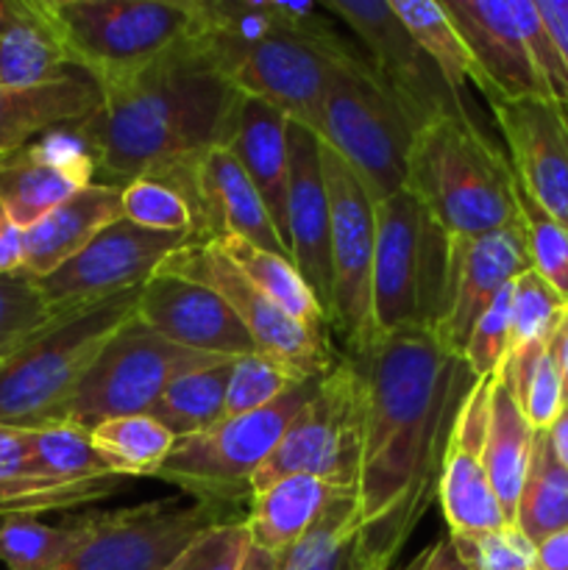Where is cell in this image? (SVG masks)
<instances>
[{
	"label": "cell",
	"instance_id": "obj_47",
	"mask_svg": "<svg viewBox=\"0 0 568 570\" xmlns=\"http://www.w3.org/2000/svg\"><path fill=\"white\" fill-rule=\"evenodd\" d=\"M510 304H512V284L501 289L493 298V304L482 312L466 345L468 371L473 379H493L505 365L510 354Z\"/></svg>",
	"mask_w": 568,
	"mask_h": 570
},
{
	"label": "cell",
	"instance_id": "obj_25",
	"mask_svg": "<svg viewBox=\"0 0 568 570\" xmlns=\"http://www.w3.org/2000/svg\"><path fill=\"white\" fill-rule=\"evenodd\" d=\"M287 126L290 120L273 106L262 100L239 95L234 106L232 122H228L223 148L239 161L245 176L259 193L267 215L276 223V232L282 234L287 245Z\"/></svg>",
	"mask_w": 568,
	"mask_h": 570
},
{
	"label": "cell",
	"instance_id": "obj_38",
	"mask_svg": "<svg viewBox=\"0 0 568 570\" xmlns=\"http://www.w3.org/2000/svg\"><path fill=\"white\" fill-rule=\"evenodd\" d=\"M76 510L65 493L37 476L26 429L0 426V518Z\"/></svg>",
	"mask_w": 568,
	"mask_h": 570
},
{
	"label": "cell",
	"instance_id": "obj_14",
	"mask_svg": "<svg viewBox=\"0 0 568 570\" xmlns=\"http://www.w3.org/2000/svg\"><path fill=\"white\" fill-rule=\"evenodd\" d=\"M159 273L189 278L221 295L251 334L256 351L276 360L295 376H323L337 362L340 354H334L326 334L312 332L284 315L217 250L215 243H187L159 267Z\"/></svg>",
	"mask_w": 568,
	"mask_h": 570
},
{
	"label": "cell",
	"instance_id": "obj_16",
	"mask_svg": "<svg viewBox=\"0 0 568 570\" xmlns=\"http://www.w3.org/2000/svg\"><path fill=\"white\" fill-rule=\"evenodd\" d=\"M161 184L187 200L193 212V243L239 237L254 243L256 248L290 256V248L276 232V223L267 215L256 187L223 145H215L200 159L167 173Z\"/></svg>",
	"mask_w": 568,
	"mask_h": 570
},
{
	"label": "cell",
	"instance_id": "obj_21",
	"mask_svg": "<svg viewBox=\"0 0 568 570\" xmlns=\"http://www.w3.org/2000/svg\"><path fill=\"white\" fill-rule=\"evenodd\" d=\"M337 70L340 67L312 45L287 33H273L237 61L228 81L239 95L262 100L287 120L315 131L323 98Z\"/></svg>",
	"mask_w": 568,
	"mask_h": 570
},
{
	"label": "cell",
	"instance_id": "obj_51",
	"mask_svg": "<svg viewBox=\"0 0 568 570\" xmlns=\"http://www.w3.org/2000/svg\"><path fill=\"white\" fill-rule=\"evenodd\" d=\"M393 570H468V568L466 562L460 560V554H457L451 538H443L429 543L427 549H423L418 557H412L407 566L393 568Z\"/></svg>",
	"mask_w": 568,
	"mask_h": 570
},
{
	"label": "cell",
	"instance_id": "obj_24",
	"mask_svg": "<svg viewBox=\"0 0 568 570\" xmlns=\"http://www.w3.org/2000/svg\"><path fill=\"white\" fill-rule=\"evenodd\" d=\"M287 248L326 317H332V254H329V195L323 181L321 139L306 126H287Z\"/></svg>",
	"mask_w": 568,
	"mask_h": 570
},
{
	"label": "cell",
	"instance_id": "obj_53",
	"mask_svg": "<svg viewBox=\"0 0 568 570\" xmlns=\"http://www.w3.org/2000/svg\"><path fill=\"white\" fill-rule=\"evenodd\" d=\"M535 3H538V11L549 26L551 37L560 45V53L568 67V0H535Z\"/></svg>",
	"mask_w": 568,
	"mask_h": 570
},
{
	"label": "cell",
	"instance_id": "obj_30",
	"mask_svg": "<svg viewBox=\"0 0 568 570\" xmlns=\"http://www.w3.org/2000/svg\"><path fill=\"white\" fill-rule=\"evenodd\" d=\"M535 429L523 417L510 384L501 373L490 379V404H488V432H484L482 462L488 471L490 488L499 499L507 523L516 521L518 495H521L523 479H527L529 454H532Z\"/></svg>",
	"mask_w": 568,
	"mask_h": 570
},
{
	"label": "cell",
	"instance_id": "obj_59",
	"mask_svg": "<svg viewBox=\"0 0 568 570\" xmlns=\"http://www.w3.org/2000/svg\"><path fill=\"white\" fill-rule=\"evenodd\" d=\"M6 159V156H0V161H3Z\"/></svg>",
	"mask_w": 568,
	"mask_h": 570
},
{
	"label": "cell",
	"instance_id": "obj_12",
	"mask_svg": "<svg viewBox=\"0 0 568 570\" xmlns=\"http://www.w3.org/2000/svg\"><path fill=\"white\" fill-rule=\"evenodd\" d=\"M323 181L329 195V254H332V317L343 354H360L376 340L371 309L376 200L354 170L321 142Z\"/></svg>",
	"mask_w": 568,
	"mask_h": 570
},
{
	"label": "cell",
	"instance_id": "obj_33",
	"mask_svg": "<svg viewBox=\"0 0 568 570\" xmlns=\"http://www.w3.org/2000/svg\"><path fill=\"white\" fill-rule=\"evenodd\" d=\"M95 529V512L50 527L31 515L0 518V566L6 570H53L65 566Z\"/></svg>",
	"mask_w": 568,
	"mask_h": 570
},
{
	"label": "cell",
	"instance_id": "obj_3",
	"mask_svg": "<svg viewBox=\"0 0 568 570\" xmlns=\"http://www.w3.org/2000/svg\"><path fill=\"white\" fill-rule=\"evenodd\" d=\"M404 187L427 204L449 239L482 237L521 223L516 173L482 126L438 120L418 131Z\"/></svg>",
	"mask_w": 568,
	"mask_h": 570
},
{
	"label": "cell",
	"instance_id": "obj_27",
	"mask_svg": "<svg viewBox=\"0 0 568 570\" xmlns=\"http://www.w3.org/2000/svg\"><path fill=\"white\" fill-rule=\"evenodd\" d=\"M37 476L65 493L72 507H87L123 493L131 479L117 476L92 443V434L70 423L26 429Z\"/></svg>",
	"mask_w": 568,
	"mask_h": 570
},
{
	"label": "cell",
	"instance_id": "obj_23",
	"mask_svg": "<svg viewBox=\"0 0 568 570\" xmlns=\"http://www.w3.org/2000/svg\"><path fill=\"white\" fill-rule=\"evenodd\" d=\"M440 3L471 50L477 87L482 89L488 104L549 98L512 14L510 0H440Z\"/></svg>",
	"mask_w": 568,
	"mask_h": 570
},
{
	"label": "cell",
	"instance_id": "obj_9",
	"mask_svg": "<svg viewBox=\"0 0 568 570\" xmlns=\"http://www.w3.org/2000/svg\"><path fill=\"white\" fill-rule=\"evenodd\" d=\"M223 356L198 354L150 332L137 315L123 323L81 379L65 410V423L92 432L111 417L148 415L159 395L184 373L221 365Z\"/></svg>",
	"mask_w": 568,
	"mask_h": 570
},
{
	"label": "cell",
	"instance_id": "obj_5",
	"mask_svg": "<svg viewBox=\"0 0 568 570\" xmlns=\"http://www.w3.org/2000/svg\"><path fill=\"white\" fill-rule=\"evenodd\" d=\"M449 276V234L415 193L401 187L376 204L371 309L376 334L434 332Z\"/></svg>",
	"mask_w": 568,
	"mask_h": 570
},
{
	"label": "cell",
	"instance_id": "obj_19",
	"mask_svg": "<svg viewBox=\"0 0 568 570\" xmlns=\"http://www.w3.org/2000/svg\"><path fill=\"white\" fill-rule=\"evenodd\" d=\"M137 317L170 343L198 354L243 360L259 354L226 301L209 287L173 273H156L143 284Z\"/></svg>",
	"mask_w": 568,
	"mask_h": 570
},
{
	"label": "cell",
	"instance_id": "obj_11",
	"mask_svg": "<svg viewBox=\"0 0 568 570\" xmlns=\"http://www.w3.org/2000/svg\"><path fill=\"white\" fill-rule=\"evenodd\" d=\"M323 6L354 33L376 78L393 95L415 134L438 120L479 126L473 104H466L449 87L438 65L395 17L390 0H326Z\"/></svg>",
	"mask_w": 568,
	"mask_h": 570
},
{
	"label": "cell",
	"instance_id": "obj_20",
	"mask_svg": "<svg viewBox=\"0 0 568 570\" xmlns=\"http://www.w3.org/2000/svg\"><path fill=\"white\" fill-rule=\"evenodd\" d=\"M92 181V156L67 122L0 161V212L26 232Z\"/></svg>",
	"mask_w": 568,
	"mask_h": 570
},
{
	"label": "cell",
	"instance_id": "obj_2",
	"mask_svg": "<svg viewBox=\"0 0 568 570\" xmlns=\"http://www.w3.org/2000/svg\"><path fill=\"white\" fill-rule=\"evenodd\" d=\"M239 92L187 37L128 81L100 92L92 115L70 122L100 184L126 187L223 145Z\"/></svg>",
	"mask_w": 568,
	"mask_h": 570
},
{
	"label": "cell",
	"instance_id": "obj_58",
	"mask_svg": "<svg viewBox=\"0 0 568 570\" xmlns=\"http://www.w3.org/2000/svg\"><path fill=\"white\" fill-rule=\"evenodd\" d=\"M239 570H278V557L271 554V551L251 546L248 557H245L243 568Z\"/></svg>",
	"mask_w": 568,
	"mask_h": 570
},
{
	"label": "cell",
	"instance_id": "obj_22",
	"mask_svg": "<svg viewBox=\"0 0 568 570\" xmlns=\"http://www.w3.org/2000/svg\"><path fill=\"white\" fill-rule=\"evenodd\" d=\"M488 404L490 379H477L471 393L462 401L445 445L438 504L449 523V534H484L510 527L482 462Z\"/></svg>",
	"mask_w": 568,
	"mask_h": 570
},
{
	"label": "cell",
	"instance_id": "obj_57",
	"mask_svg": "<svg viewBox=\"0 0 568 570\" xmlns=\"http://www.w3.org/2000/svg\"><path fill=\"white\" fill-rule=\"evenodd\" d=\"M33 9V0H0V37L20 26Z\"/></svg>",
	"mask_w": 568,
	"mask_h": 570
},
{
	"label": "cell",
	"instance_id": "obj_41",
	"mask_svg": "<svg viewBox=\"0 0 568 570\" xmlns=\"http://www.w3.org/2000/svg\"><path fill=\"white\" fill-rule=\"evenodd\" d=\"M566 309V298L546 278H540L532 267L521 273L512 282L510 354L529 348V345L549 343Z\"/></svg>",
	"mask_w": 568,
	"mask_h": 570
},
{
	"label": "cell",
	"instance_id": "obj_31",
	"mask_svg": "<svg viewBox=\"0 0 568 570\" xmlns=\"http://www.w3.org/2000/svg\"><path fill=\"white\" fill-rule=\"evenodd\" d=\"M217 250L259 289L262 295L273 301L284 315L298 321L301 326L312 328L317 334H329V317L323 312L321 301L310 289L298 271H295L293 259L273 250L256 248L254 243L239 237H223L215 239Z\"/></svg>",
	"mask_w": 568,
	"mask_h": 570
},
{
	"label": "cell",
	"instance_id": "obj_40",
	"mask_svg": "<svg viewBox=\"0 0 568 570\" xmlns=\"http://www.w3.org/2000/svg\"><path fill=\"white\" fill-rule=\"evenodd\" d=\"M356 538L354 490H340L321 521L278 557V570H340Z\"/></svg>",
	"mask_w": 568,
	"mask_h": 570
},
{
	"label": "cell",
	"instance_id": "obj_43",
	"mask_svg": "<svg viewBox=\"0 0 568 570\" xmlns=\"http://www.w3.org/2000/svg\"><path fill=\"white\" fill-rule=\"evenodd\" d=\"M298 382H304V379L295 376L293 371H287V367L278 365L276 360L265 354L234 360L232 373H228L226 415L223 417H239L265 410Z\"/></svg>",
	"mask_w": 568,
	"mask_h": 570
},
{
	"label": "cell",
	"instance_id": "obj_42",
	"mask_svg": "<svg viewBox=\"0 0 568 570\" xmlns=\"http://www.w3.org/2000/svg\"><path fill=\"white\" fill-rule=\"evenodd\" d=\"M518 215L527 234L529 265L568 304V232L518 184Z\"/></svg>",
	"mask_w": 568,
	"mask_h": 570
},
{
	"label": "cell",
	"instance_id": "obj_6",
	"mask_svg": "<svg viewBox=\"0 0 568 570\" xmlns=\"http://www.w3.org/2000/svg\"><path fill=\"white\" fill-rule=\"evenodd\" d=\"M76 70L104 92L170 53L189 31V0H45Z\"/></svg>",
	"mask_w": 568,
	"mask_h": 570
},
{
	"label": "cell",
	"instance_id": "obj_4",
	"mask_svg": "<svg viewBox=\"0 0 568 570\" xmlns=\"http://www.w3.org/2000/svg\"><path fill=\"white\" fill-rule=\"evenodd\" d=\"M139 289L53 312L0 367V426L45 429L65 423L67 404L104 345L137 315Z\"/></svg>",
	"mask_w": 568,
	"mask_h": 570
},
{
	"label": "cell",
	"instance_id": "obj_44",
	"mask_svg": "<svg viewBox=\"0 0 568 570\" xmlns=\"http://www.w3.org/2000/svg\"><path fill=\"white\" fill-rule=\"evenodd\" d=\"M53 317V309L26 273L0 276V367Z\"/></svg>",
	"mask_w": 568,
	"mask_h": 570
},
{
	"label": "cell",
	"instance_id": "obj_35",
	"mask_svg": "<svg viewBox=\"0 0 568 570\" xmlns=\"http://www.w3.org/2000/svg\"><path fill=\"white\" fill-rule=\"evenodd\" d=\"M234 362V360H232ZM232 362L184 373L159 395L148 415L176 440L206 432L226 415V387Z\"/></svg>",
	"mask_w": 568,
	"mask_h": 570
},
{
	"label": "cell",
	"instance_id": "obj_29",
	"mask_svg": "<svg viewBox=\"0 0 568 570\" xmlns=\"http://www.w3.org/2000/svg\"><path fill=\"white\" fill-rule=\"evenodd\" d=\"M340 488L312 476H287L251 495L243 518L256 549L282 557L323 518Z\"/></svg>",
	"mask_w": 568,
	"mask_h": 570
},
{
	"label": "cell",
	"instance_id": "obj_10",
	"mask_svg": "<svg viewBox=\"0 0 568 570\" xmlns=\"http://www.w3.org/2000/svg\"><path fill=\"white\" fill-rule=\"evenodd\" d=\"M362 387L354 362L337 356L321 387L295 415L251 482V495L287 476H312L340 490H354L360 462Z\"/></svg>",
	"mask_w": 568,
	"mask_h": 570
},
{
	"label": "cell",
	"instance_id": "obj_56",
	"mask_svg": "<svg viewBox=\"0 0 568 570\" xmlns=\"http://www.w3.org/2000/svg\"><path fill=\"white\" fill-rule=\"evenodd\" d=\"M546 434H549V443H551V451H555V456L568 471V401L560 410V415L555 417V423L546 429Z\"/></svg>",
	"mask_w": 568,
	"mask_h": 570
},
{
	"label": "cell",
	"instance_id": "obj_28",
	"mask_svg": "<svg viewBox=\"0 0 568 570\" xmlns=\"http://www.w3.org/2000/svg\"><path fill=\"white\" fill-rule=\"evenodd\" d=\"M100 89L84 76H65L42 87H0V156L37 142L53 128L92 115Z\"/></svg>",
	"mask_w": 568,
	"mask_h": 570
},
{
	"label": "cell",
	"instance_id": "obj_48",
	"mask_svg": "<svg viewBox=\"0 0 568 570\" xmlns=\"http://www.w3.org/2000/svg\"><path fill=\"white\" fill-rule=\"evenodd\" d=\"M510 6L523 33V42L529 48V56H532L535 67L543 78L546 92L555 104H562L568 109V67L560 53V45L551 37L543 17H540L538 3L535 0H510Z\"/></svg>",
	"mask_w": 568,
	"mask_h": 570
},
{
	"label": "cell",
	"instance_id": "obj_54",
	"mask_svg": "<svg viewBox=\"0 0 568 570\" xmlns=\"http://www.w3.org/2000/svg\"><path fill=\"white\" fill-rule=\"evenodd\" d=\"M340 570H393V566H390V562H384L382 557L373 554L371 549H365L360 538H354L351 540L349 554H345L343 568Z\"/></svg>",
	"mask_w": 568,
	"mask_h": 570
},
{
	"label": "cell",
	"instance_id": "obj_37",
	"mask_svg": "<svg viewBox=\"0 0 568 570\" xmlns=\"http://www.w3.org/2000/svg\"><path fill=\"white\" fill-rule=\"evenodd\" d=\"M89 434L106 465L126 479H154L176 443V438L150 415L111 417Z\"/></svg>",
	"mask_w": 568,
	"mask_h": 570
},
{
	"label": "cell",
	"instance_id": "obj_39",
	"mask_svg": "<svg viewBox=\"0 0 568 570\" xmlns=\"http://www.w3.org/2000/svg\"><path fill=\"white\" fill-rule=\"evenodd\" d=\"M499 373L510 384L529 426L535 432H546L566 406V384H562L560 367L551 356L549 343L516 351L507 356Z\"/></svg>",
	"mask_w": 568,
	"mask_h": 570
},
{
	"label": "cell",
	"instance_id": "obj_52",
	"mask_svg": "<svg viewBox=\"0 0 568 570\" xmlns=\"http://www.w3.org/2000/svg\"><path fill=\"white\" fill-rule=\"evenodd\" d=\"M532 570H568V529L549 534L535 546Z\"/></svg>",
	"mask_w": 568,
	"mask_h": 570
},
{
	"label": "cell",
	"instance_id": "obj_18",
	"mask_svg": "<svg viewBox=\"0 0 568 570\" xmlns=\"http://www.w3.org/2000/svg\"><path fill=\"white\" fill-rule=\"evenodd\" d=\"M518 184L568 232V109L549 98L490 104Z\"/></svg>",
	"mask_w": 568,
	"mask_h": 570
},
{
	"label": "cell",
	"instance_id": "obj_7",
	"mask_svg": "<svg viewBox=\"0 0 568 570\" xmlns=\"http://www.w3.org/2000/svg\"><path fill=\"white\" fill-rule=\"evenodd\" d=\"M321 379H304L265 410L223 417L206 432L176 440L154 479L173 484L189 499L215 501L239 510V504L251 501L254 473L276 449L295 415L310 404L321 387Z\"/></svg>",
	"mask_w": 568,
	"mask_h": 570
},
{
	"label": "cell",
	"instance_id": "obj_32",
	"mask_svg": "<svg viewBox=\"0 0 568 570\" xmlns=\"http://www.w3.org/2000/svg\"><path fill=\"white\" fill-rule=\"evenodd\" d=\"M70 53L45 11V0H33L31 14L0 37V87H42L70 76Z\"/></svg>",
	"mask_w": 568,
	"mask_h": 570
},
{
	"label": "cell",
	"instance_id": "obj_8",
	"mask_svg": "<svg viewBox=\"0 0 568 570\" xmlns=\"http://www.w3.org/2000/svg\"><path fill=\"white\" fill-rule=\"evenodd\" d=\"M315 134L360 176L376 204L407 184L415 128L379 81L373 67H340L334 72Z\"/></svg>",
	"mask_w": 568,
	"mask_h": 570
},
{
	"label": "cell",
	"instance_id": "obj_55",
	"mask_svg": "<svg viewBox=\"0 0 568 570\" xmlns=\"http://www.w3.org/2000/svg\"><path fill=\"white\" fill-rule=\"evenodd\" d=\"M549 351H551V356H555L557 367H560L562 384H566V401H568V309H566V315L560 317V323H557L555 334H551Z\"/></svg>",
	"mask_w": 568,
	"mask_h": 570
},
{
	"label": "cell",
	"instance_id": "obj_17",
	"mask_svg": "<svg viewBox=\"0 0 568 570\" xmlns=\"http://www.w3.org/2000/svg\"><path fill=\"white\" fill-rule=\"evenodd\" d=\"M529 267L532 265L521 223L482 237L449 239L443 309L432 332L438 343L454 356L466 354L473 323L493 304L496 295Z\"/></svg>",
	"mask_w": 568,
	"mask_h": 570
},
{
	"label": "cell",
	"instance_id": "obj_15",
	"mask_svg": "<svg viewBox=\"0 0 568 570\" xmlns=\"http://www.w3.org/2000/svg\"><path fill=\"white\" fill-rule=\"evenodd\" d=\"M187 243H193V237L184 232H150L120 217L70 262L56 267L50 276L37 278V287L53 312L95 304L143 287Z\"/></svg>",
	"mask_w": 568,
	"mask_h": 570
},
{
	"label": "cell",
	"instance_id": "obj_34",
	"mask_svg": "<svg viewBox=\"0 0 568 570\" xmlns=\"http://www.w3.org/2000/svg\"><path fill=\"white\" fill-rule=\"evenodd\" d=\"M512 527L532 546L568 529V471L551 451L546 432H535L527 479L518 495Z\"/></svg>",
	"mask_w": 568,
	"mask_h": 570
},
{
	"label": "cell",
	"instance_id": "obj_26",
	"mask_svg": "<svg viewBox=\"0 0 568 570\" xmlns=\"http://www.w3.org/2000/svg\"><path fill=\"white\" fill-rule=\"evenodd\" d=\"M123 217V187L92 181L76 195L56 206L53 212L26 228V262L22 273L28 278H45L70 262L78 250L87 248L104 228Z\"/></svg>",
	"mask_w": 568,
	"mask_h": 570
},
{
	"label": "cell",
	"instance_id": "obj_1",
	"mask_svg": "<svg viewBox=\"0 0 568 570\" xmlns=\"http://www.w3.org/2000/svg\"><path fill=\"white\" fill-rule=\"evenodd\" d=\"M345 356L362 387L356 538L395 566L438 501L445 445L477 379L427 328L376 334L365 351Z\"/></svg>",
	"mask_w": 568,
	"mask_h": 570
},
{
	"label": "cell",
	"instance_id": "obj_46",
	"mask_svg": "<svg viewBox=\"0 0 568 570\" xmlns=\"http://www.w3.org/2000/svg\"><path fill=\"white\" fill-rule=\"evenodd\" d=\"M251 534L243 518L206 529L184 546L161 570H239L251 551Z\"/></svg>",
	"mask_w": 568,
	"mask_h": 570
},
{
	"label": "cell",
	"instance_id": "obj_50",
	"mask_svg": "<svg viewBox=\"0 0 568 570\" xmlns=\"http://www.w3.org/2000/svg\"><path fill=\"white\" fill-rule=\"evenodd\" d=\"M22 262H26V232L11 223L6 212H0V276L22 273Z\"/></svg>",
	"mask_w": 568,
	"mask_h": 570
},
{
	"label": "cell",
	"instance_id": "obj_45",
	"mask_svg": "<svg viewBox=\"0 0 568 570\" xmlns=\"http://www.w3.org/2000/svg\"><path fill=\"white\" fill-rule=\"evenodd\" d=\"M123 217L150 232H184L193 237V212L167 184L137 178L123 187Z\"/></svg>",
	"mask_w": 568,
	"mask_h": 570
},
{
	"label": "cell",
	"instance_id": "obj_49",
	"mask_svg": "<svg viewBox=\"0 0 568 570\" xmlns=\"http://www.w3.org/2000/svg\"><path fill=\"white\" fill-rule=\"evenodd\" d=\"M449 538L468 570H532L535 546L516 527Z\"/></svg>",
	"mask_w": 568,
	"mask_h": 570
},
{
	"label": "cell",
	"instance_id": "obj_36",
	"mask_svg": "<svg viewBox=\"0 0 568 570\" xmlns=\"http://www.w3.org/2000/svg\"><path fill=\"white\" fill-rule=\"evenodd\" d=\"M390 6H393L395 17L407 26V31L412 33V39L438 65L449 87L466 104H471L468 100V83L477 87V67H473L471 50L462 42L460 31H457L454 20L443 9V3H432V0H390Z\"/></svg>",
	"mask_w": 568,
	"mask_h": 570
},
{
	"label": "cell",
	"instance_id": "obj_13",
	"mask_svg": "<svg viewBox=\"0 0 568 570\" xmlns=\"http://www.w3.org/2000/svg\"><path fill=\"white\" fill-rule=\"evenodd\" d=\"M237 518L234 507L189 495L95 512L92 538L53 570H161L206 529Z\"/></svg>",
	"mask_w": 568,
	"mask_h": 570
}]
</instances>
